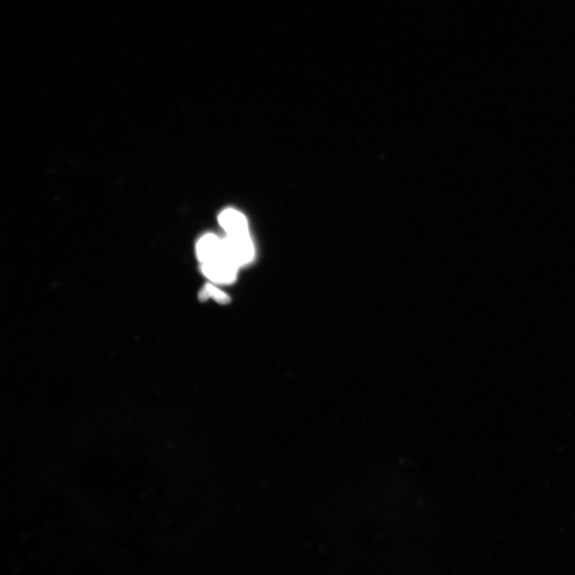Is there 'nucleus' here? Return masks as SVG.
I'll return each instance as SVG.
<instances>
[{"mask_svg":"<svg viewBox=\"0 0 575 575\" xmlns=\"http://www.w3.org/2000/svg\"><path fill=\"white\" fill-rule=\"evenodd\" d=\"M223 254L239 268L251 263L255 256V248L249 233L227 235L223 239Z\"/></svg>","mask_w":575,"mask_h":575,"instance_id":"1","label":"nucleus"},{"mask_svg":"<svg viewBox=\"0 0 575 575\" xmlns=\"http://www.w3.org/2000/svg\"><path fill=\"white\" fill-rule=\"evenodd\" d=\"M202 296L204 298H212L214 301L222 304H225L230 300V297L223 291L211 284L205 287Z\"/></svg>","mask_w":575,"mask_h":575,"instance_id":"5","label":"nucleus"},{"mask_svg":"<svg viewBox=\"0 0 575 575\" xmlns=\"http://www.w3.org/2000/svg\"><path fill=\"white\" fill-rule=\"evenodd\" d=\"M220 226L227 235H237L249 233L248 221L246 216L239 211L228 209L222 212L219 218Z\"/></svg>","mask_w":575,"mask_h":575,"instance_id":"4","label":"nucleus"},{"mask_svg":"<svg viewBox=\"0 0 575 575\" xmlns=\"http://www.w3.org/2000/svg\"><path fill=\"white\" fill-rule=\"evenodd\" d=\"M196 251L198 260L202 264L224 256L223 239L209 233L198 241Z\"/></svg>","mask_w":575,"mask_h":575,"instance_id":"3","label":"nucleus"},{"mask_svg":"<svg viewBox=\"0 0 575 575\" xmlns=\"http://www.w3.org/2000/svg\"><path fill=\"white\" fill-rule=\"evenodd\" d=\"M238 269L235 263L225 256L202 264L205 278L216 285H230L237 279Z\"/></svg>","mask_w":575,"mask_h":575,"instance_id":"2","label":"nucleus"}]
</instances>
